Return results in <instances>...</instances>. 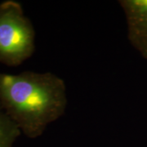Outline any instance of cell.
I'll list each match as a JSON object with an SVG mask.
<instances>
[{
    "instance_id": "1",
    "label": "cell",
    "mask_w": 147,
    "mask_h": 147,
    "mask_svg": "<svg viewBox=\"0 0 147 147\" xmlns=\"http://www.w3.org/2000/svg\"><path fill=\"white\" fill-rule=\"evenodd\" d=\"M68 105L65 81L52 72H0V105L21 133L40 137L65 115Z\"/></svg>"
},
{
    "instance_id": "2",
    "label": "cell",
    "mask_w": 147,
    "mask_h": 147,
    "mask_svg": "<svg viewBox=\"0 0 147 147\" xmlns=\"http://www.w3.org/2000/svg\"><path fill=\"white\" fill-rule=\"evenodd\" d=\"M35 30L22 5L15 0L0 3V63L21 65L35 51Z\"/></svg>"
},
{
    "instance_id": "3",
    "label": "cell",
    "mask_w": 147,
    "mask_h": 147,
    "mask_svg": "<svg viewBox=\"0 0 147 147\" xmlns=\"http://www.w3.org/2000/svg\"><path fill=\"white\" fill-rule=\"evenodd\" d=\"M119 3L125 16L128 41L147 60V0H120Z\"/></svg>"
},
{
    "instance_id": "4",
    "label": "cell",
    "mask_w": 147,
    "mask_h": 147,
    "mask_svg": "<svg viewBox=\"0 0 147 147\" xmlns=\"http://www.w3.org/2000/svg\"><path fill=\"white\" fill-rule=\"evenodd\" d=\"M21 131L0 105V147H12Z\"/></svg>"
}]
</instances>
